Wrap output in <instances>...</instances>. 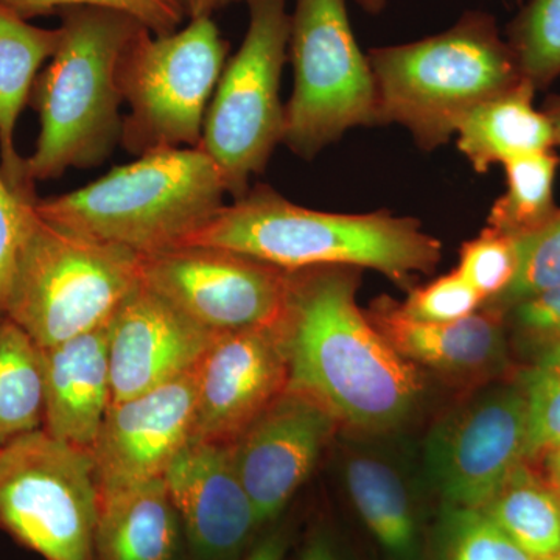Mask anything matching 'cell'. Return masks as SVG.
<instances>
[{
    "label": "cell",
    "mask_w": 560,
    "mask_h": 560,
    "mask_svg": "<svg viewBox=\"0 0 560 560\" xmlns=\"http://www.w3.org/2000/svg\"><path fill=\"white\" fill-rule=\"evenodd\" d=\"M179 523L164 477L101 486L95 560H173Z\"/></svg>",
    "instance_id": "cell-20"
},
{
    "label": "cell",
    "mask_w": 560,
    "mask_h": 560,
    "mask_svg": "<svg viewBox=\"0 0 560 560\" xmlns=\"http://www.w3.org/2000/svg\"><path fill=\"white\" fill-rule=\"evenodd\" d=\"M545 114L550 117L552 128H555L556 145L560 147V97L552 98L550 105L545 109Z\"/></svg>",
    "instance_id": "cell-40"
},
{
    "label": "cell",
    "mask_w": 560,
    "mask_h": 560,
    "mask_svg": "<svg viewBox=\"0 0 560 560\" xmlns=\"http://www.w3.org/2000/svg\"><path fill=\"white\" fill-rule=\"evenodd\" d=\"M359 285L357 268L290 271L289 389L318 401L348 430L389 433L411 418L425 382L360 311Z\"/></svg>",
    "instance_id": "cell-1"
},
{
    "label": "cell",
    "mask_w": 560,
    "mask_h": 560,
    "mask_svg": "<svg viewBox=\"0 0 560 560\" xmlns=\"http://www.w3.org/2000/svg\"><path fill=\"white\" fill-rule=\"evenodd\" d=\"M533 559L560 552V497L523 460L482 508Z\"/></svg>",
    "instance_id": "cell-24"
},
{
    "label": "cell",
    "mask_w": 560,
    "mask_h": 560,
    "mask_svg": "<svg viewBox=\"0 0 560 560\" xmlns=\"http://www.w3.org/2000/svg\"><path fill=\"white\" fill-rule=\"evenodd\" d=\"M366 315L401 357L452 381L490 382L508 366L504 311L492 305L451 323H427L386 296L372 302Z\"/></svg>",
    "instance_id": "cell-18"
},
{
    "label": "cell",
    "mask_w": 560,
    "mask_h": 560,
    "mask_svg": "<svg viewBox=\"0 0 560 560\" xmlns=\"http://www.w3.org/2000/svg\"><path fill=\"white\" fill-rule=\"evenodd\" d=\"M528 448V407L521 381L500 383L434 423L423 459L444 504L482 510Z\"/></svg>",
    "instance_id": "cell-12"
},
{
    "label": "cell",
    "mask_w": 560,
    "mask_h": 560,
    "mask_svg": "<svg viewBox=\"0 0 560 560\" xmlns=\"http://www.w3.org/2000/svg\"><path fill=\"white\" fill-rule=\"evenodd\" d=\"M287 545H289V540L282 530H271L264 539L254 545L245 560H283Z\"/></svg>",
    "instance_id": "cell-36"
},
{
    "label": "cell",
    "mask_w": 560,
    "mask_h": 560,
    "mask_svg": "<svg viewBox=\"0 0 560 560\" xmlns=\"http://www.w3.org/2000/svg\"><path fill=\"white\" fill-rule=\"evenodd\" d=\"M482 305L485 300L478 291L455 270L427 285L408 290L400 308L412 319L451 323L474 315Z\"/></svg>",
    "instance_id": "cell-33"
},
{
    "label": "cell",
    "mask_w": 560,
    "mask_h": 560,
    "mask_svg": "<svg viewBox=\"0 0 560 560\" xmlns=\"http://www.w3.org/2000/svg\"><path fill=\"white\" fill-rule=\"evenodd\" d=\"M433 560H536L478 508L444 504L433 536Z\"/></svg>",
    "instance_id": "cell-27"
},
{
    "label": "cell",
    "mask_w": 560,
    "mask_h": 560,
    "mask_svg": "<svg viewBox=\"0 0 560 560\" xmlns=\"http://www.w3.org/2000/svg\"><path fill=\"white\" fill-rule=\"evenodd\" d=\"M235 2H242V0H180L184 11H186L187 21L195 20V18L212 16L217 11L226 9Z\"/></svg>",
    "instance_id": "cell-37"
},
{
    "label": "cell",
    "mask_w": 560,
    "mask_h": 560,
    "mask_svg": "<svg viewBox=\"0 0 560 560\" xmlns=\"http://www.w3.org/2000/svg\"><path fill=\"white\" fill-rule=\"evenodd\" d=\"M515 326L539 348L560 345V287L511 305Z\"/></svg>",
    "instance_id": "cell-35"
},
{
    "label": "cell",
    "mask_w": 560,
    "mask_h": 560,
    "mask_svg": "<svg viewBox=\"0 0 560 560\" xmlns=\"http://www.w3.org/2000/svg\"><path fill=\"white\" fill-rule=\"evenodd\" d=\"M183 246L228 249L283 271L371 268L408 290L416 276L436 270L442 257L441 242L410 217L320 212L267 184L224 205Z\"/></svg>",
    "instance_id": "cell-2"
},
{
    "label": "cell",
    "mask_w": 560,
    "mask_h": 560,
    "mask_svg": "<svg viewBox=\"0 0 560 560\" xmlns=\"http://www.w3.org/2000/svg\"><path fill=\"white\" fill-rule=\"evenodd\" d=\"M230 43L212 16L195 18L168 35L142 28L120 62V91L130 113L120 145L135 156L198 149Z\"/></svg>",
    "instance_id": "cell-7"
},
{
    "label": "cell",
    "mask_w": 560,
    "mask_h": 560,
    "mask_svg": "<svg viewBox=\"0 0 560 560\" xmlns=\"http://www.w3.org/2000/svg\"><path fill=\"white\" fill-rule=\"evenodd\" d=\"M515 238L518 253L515 278L499 300L486 304L504 312L526 298L560 287V210L539 230Z\"/></svg>",
    "instance_id": "cell-30"
},
{
    "label": "cell",
    "mask_w": 560,
    "mask_h": 560,
    "mask_svg": "<svg viewBox=\"0 0 560 560\" xmlns=\"http://www.w3.org/2000/svg\"><path fill=\"white\" fill-rule=\"evenodd\" d=\"M164 481L200 560L234 558L260 526L231 444L190 440L168 464Z\"/></svg>",
    "instance_id": "cell-16"
},
{
    "label": "cell",
    "mask_w": 560,
    "mask_h": 560,
    "mask_svg": "<svg viewBox=\"0 0 560 560\" xmlns=\"http://www.w3.org/2000/svg\"><path fill=\"white\" fill-rule=\"evenodd\" d=\"M289 383L285 318L220 335L198 364L190 440L234 444Z\"/></svg>",
    "instance_id": "cell-13"
},
{
    "label": "cell",
    "mask_w": 560,
    "mask_h": 560,
    "mask_svg": "<svg viewBox=\"0 0 560 560\" xmlns=\"http://www.w3.org/2000/svg\"><path fill=\"white\" fill-rule=\"evenodd\" d=\"M357 3L370 14H378L385 10L388 0H357Z\"/></svg>",
    "instance_id": "cell-41"
},
{
    "label": "cell",
    "mask_w": 560,
    "mask_h": 560,
    "mask_svg": "<svg viewBox=\"0 0 560 560\" xmlns=\"http://www.w3.org/2000/svg\"><path fill=\"white\" fill-rule=\"evenodd\" d=\"M289 54L294 84L282 143L312 161L350 128L378 125L377 90L346 0H296Z\"/></svg>",
    "instance_id": "cell-9"
},
{
    "label": "cell",
    "mask_w": 560,
    "mask_h": 560,
    "mask_svg": "<svg viewBox=\"0 0 560 560\" xmlns=\"http://www.w3.org/2000/svg\"><path fill=\"white\" fill-rule=\"evenodd\" d=\"M140 279L217 335L272 326L289 311L290 271L213 246L142 256Z\"/></svg>",
    "instance_id": "cell-11"
},
{
    "label": "cell",
    "mask_w": 560,
    "mask_h": 560,
    "mask_svg": "<svg viewBox=\"0 0 560 560\" xmlns=\"http://www.w3.org/2000/svg\"><path fill=\"white\" fill-rule=\"evenodd\" d=\"M219 337L140 283L108 320L113 404L194 371Z\"/></svg>",
    "instance_id": "cell-15"
},
{
    "label": "cell",
    "mask_w": 560,
    "mask_h": 560,
    "mask_svg": "<svg viewBox=\"0 0 560 560\" xmlns=\"http://www.w3.org/2000/svg\"><path fill=\"white\" fill-rule=\"evenodd\" d=\"M517 265V238L486 228L464 243L456 271L490 304L510 289Z\"/></svg>",
    "instance_id": "cell-31"
},
{
    "label": "cell",
    "mask_w": 560,
    "mask_h": 560,
    "mask_svg": "<svg viewBox=\"0 0 560 560\" xmlns=\"http://www.w3.org/2000/svg\"><path fill=\"white\" fill-rule=\"evenodd\" d=\"M337 427L318 401L287 389L231 444L260 526L278 518L307 481Z\"/></svg>",
    "instance_id": "cell-14"
},
{
    "label": "cell",
    "mask_w": 560,
    "mask_h": 560,
    "mask_svg": "<svg viewBox=\"0 0 560 560\" xmlns=\"http://www.w3.org/2000/svg\"><path fill=\"white\" fill-rule=\"evenodd\" d=\"M523 79L547 86L560 75V0H530L508 27Z\"/></svg>",
    "instance_id": "cell-28"
},
{
    "label": "cell",
    "mask_w": 560,
    "mask_h": 560,
    "mask_svg": "<svg viewBox=\"0 0 560 560\" xmlns=\"http://www.w3.org/2000/svg\"><path fill=\"white\" fill-rule=\"evenodd\" d=\"M36 200L11 189L0 172V318L9 308Z\"/></svg>",
    "instance_id": "cell-34"
},
{
    "label": "cell",
    "mask_w": 560,
    "mask_h": 560,
    "mask_svg": "<svg viewBox=\"0 0 560 560\" xmlns=\"http://www.w3.org/2000/svg\"><path fill=\"white\" fill-rule=\"evenodd\" d=\"M559 160L552 150L517 158L503 165L506 191L493 202L489 230L521 237L556 217L555 179Z\"/></svg>",
    "instance_id": "cell-26"
},
{
    "label": "cell",
    "mask_w": 560,
    "mask_h": 560,
    "mask_svg": "<svg viewBox=\"0 0 560 560\" xmlns=\"http://www.w3.org/2000/svg\"><path fill=\"white\" fill-rule=\"evenodd\" d=\"M97 467L36 430L0 447V529L44 560H95Z\"/></svg>",
    "instance_id": "cell-10"
},
{
    "label": "cell",
    "mask_w": 560,
    "mask_h": 560,
    "mask_svg": "<svg viewBox=\"0 0 560 560\" xmlns=\"http://www.w3.org/2000/svg\"><path fill=\"white\" fill-rule=\"evenodd\" d=\"M43 430L92 452L110 404L108 323L43 349Z\"/></svg>",
    "instance_id": "cell-19"
},
{
    "label": "cell",
    "mask_w": 560,
    "mask_h": 560,
    "mask_svg": "<svg viewBox=\"0 0 560 560\" xmlns=\"http://www.w3.org/2000/svg\"><path fill=\"white\" fill-rule=\"evenodd\" d=\"M378 125L407 128L422 150L456 135L463 117L523 79L514 51L485 11H467L448 31L368 54Z\"/></svg>",
    "instance_id": "cell-5"
},
{
    "label": "cell",
    "mask_w": 560,
    "mask_h": 560,
    "mask_svg": "<svg viewBox=\"0 0 560 560\" xmlns=\"http://www.w3.org/2000/svg\"><path fill=\"white\" fill-rule=\"evenodd\" d=\"M300 560H340V558H338L331 541L324 534H316L305 545Z\"/></svg>",
    "instance_id": "cell-38"
},
{
    "label": "cell",
    "mask_w": 560,
    "mask_h": 560,
    "mask_svg": "<svg viewBox=\"0 0 560 560\" xmlns=\"http://www.w3.org/2000/svg\"><path fill=\"white\" fill-rule=\"evenodd\" d=\"M60 38V27H36L0 2V172L11 189L24 197H36L35 183L18 153L14 131L31 103L40 66L54 57Z\"/></svg>",
    "instance_id": "cell-21"
},
{
    "label": "cell",
    "mask_w": 560,
    "mask_h": 560,
    "mask_svg": "<svg viewBox=\"0 0 560 560\" xmlns=\"http://www.w3.org/2000/svg\"><path fill=\"white\" fill-rule=\"evenodd\" d=\"M536 560H560V552H558V555L548 556V558H541Z\"/></svg>",
    "instance_id": "cell-42"
},
{
    "label": "cell",
    "mask_w": 560,
    "mask_h": 560,
    "mask_svg": "<svg viewBox=\"0 0 560 560\" xmlns=\"http://www.w3.org/2000/svg\"><path fill=\"white\" fill-rule=\"evenodd\" d=\"M226 195L219 167L198 147L143 154L80 189L38 198L35 209L60 230L153 256L189 241Z\"/></svg>",
    "instance_id": "cell-4"
},
{
    "label": "cell",
    "mask_w": 560,
    "mask_h": 560,
    "mask_svg": "<svg viewBox=\"0 0 560 560\" xmlns=\"http://www.w3.org/2000/svg\"><path fill=\"white\" fill-rule=\"evenodd\" d=\"M245 2L248 31L221 72L200 143L234 200L248 194L250 178L264 173L282 143L285 105L280 102V79L291 31L287 0Z\"/></svg>",
    "instance_id": "cell-8"
},
{
    "label": "cell",
    "mask_w": 560,
    "mask_h": 560,
    "mask_svg": "<svg viewBox=\"0 0 560 560\" xmlns=\"http://www.w3.org/2000/svg\"><path fill=\"white\" fill-rule=\"evenodd\" d=\"M518 381L528 407L526 460L530 463L560 444V345L541 348Z\"/></svg>",
    "instance_id": "cell-29"
},
{
    "label": "cell",
    "mask_w": 560,
    "mask_h": 560,
    "mask_svg": "<svg viewBox=\"0 0 560 560\" xmlns=\"http://www.w3.org/2000/svg\"><path fill=\"white\" fill-rule=\"evenodd\" d=\"M61 20L58 49L33 84L40 125L25 160L33 183L97 167L120 143V62L145 28L127 14L92 7L61 10Z\"/></svg>",
    "instance_id": "cell-3"
},
{
    "label": "cell",
    "mask_w": 560,
    "mask_h": 560,
    "mask_svg": "<svg viewBox=\"0 0 560 560\" xmlns=\"http://www.w3.org/2000/svg\"><path fill=\"white\" fill-rule=\"evenodd\" d=\"M342 478L361 521L383 551L394 560H415L418 512L404 470L388 456L361 448L346 456Z\"/></svg>",
    "instance_id": "cell-23"
},
{
    "label": "cell",
    "mask_w": 560,
    "mask_h": 560,
    "mask_svg": "<svg viewBox=\"0 0 560 560\" xmlns=\"http://www.w3.org/2000/svg\"><path fill=\"white\" fill-rule=\"evenodd\" d=\"M197 370L117 404H110L92 448L98 485L164 477L190 441Z\"/></svg>",
    "instance_id": "cell-17"
},
{
    "label": "cell",
    "mask_w": 560,
    "mask_h": 560,
    "mask_svg": "<svg viewBox=\"0 0 560 560\" xmlns=\"http://www.w3.org/2000/svg\"><path fill=\"white\" fill-rule=\"evenodd\" d=\"M25 20L51 13V11L92 7L127 14L153 35H168L179 31L187 21L180 0H0Z\"/></svg>",
    "instance_id": "cell-32"
},
{
    "label": "cell",
    "mask_w": 560,
    "mask_h": 560,
    "mask_svg": "<svg viewBox=\"0 0 560 560\" xmlns=\"http://www.w3.org/2000/svg\"><path fill=\"white\" fill-rule=\"evenodd\" d=\"M43 349L18 324L0 318V447L43 429Z\"/></svg>",
    "instance_id": "cell-25"
},
{
    "label": "cell",
    "mask_w": 560,
    "mask_h": 560,
    "mask_svg": "<svg viewBox=\"0 0 560 560\" xmlns=\"http://www.w3.org/2000/svg\"><path fill=\"white\" fill-rule=\"evenodd\" d=\"M536 88L522 80L514 88L470 109L456 128L458 149L477 173L493 165L556 147L550 117L534 108Z\"/></svg>",
    "instance_id": "cell-22"
},
{
    "label": "cell",
    "mask_w": 560,
    "mask_h": 560,
    "mask_svg": "<svg viewBox=\"0 0 560 560\" xmlns=\"http://www.w3.org/2000/svg\"><path fill=\"white\" fill-rule=\"evenodd\" d=\"M540 459H544L545 480L560 497V444L545 453Z\"/></svg>",
    "instance_id": "cell-39"
},
{
    "label": "cell",
    "mask_w": 560,
    "mask_h": 560,
    "mask_svg": "<svg viewBox=\"0 0 560 560\" xmlns=\"http://www.w3.org/2000/svg\"><path fill=\"white\" fill-rule=\"evenodd\" d=\"M142 256L60 230L33 210L7 308L40 349L95 330L138 289Z\"/></svg>",
    "instance_id": "cell-6"
}]
</instances>
